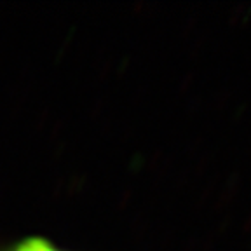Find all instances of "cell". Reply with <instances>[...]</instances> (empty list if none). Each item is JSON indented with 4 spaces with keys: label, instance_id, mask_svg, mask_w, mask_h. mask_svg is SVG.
Returning <instances> with one entry per match:
<instances>
[{
    "label": "cell",
    "instance_id": "6da1fadb",
    "mask_svg": "<svg viewBox=\"0 0 251 251\" xmlns=\"http://www.w3.org/2000/svg\"><path fill=\"white\" fill-rule=\"evenodd\" d=\"M0 251H74L59 246L46 235H23L18 239L0 243Z\"/></svg>",
    "mask_w": 251,
    "mask_h": 251
}]
</instances>
